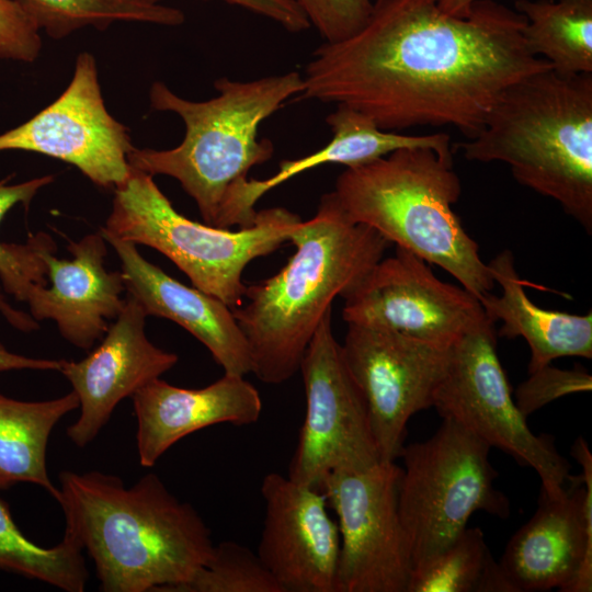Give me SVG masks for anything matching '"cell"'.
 Segmentation results:
<instances>
[{
	"label": "cell",
	"instance_id": "obj_1",
	"mask_svg": "<svg viewBox=\"0 0 592 592\" xmlns=\"http://www.w3.org/2000/svg\"><path fill=\"white\" fill-rule=\"evenodd\" d=\"M524 27L494 0L465 18L437 0H376L360 31L314 52L297 99L346 105L386 132L451 125L474 138L506 88L551 68Z\"/></svg>",
	"mask_w": 592,
	"mask_h": 592
},
{
	"label": "cell",
	"instance_id": "obj_2",
	"mask_svg": "<svg viewBox=\"0 0 592 592\" xmlns=\"http://www.w3.org/2000/svg\"><path fill=\"white\" fill-rule=\"evenodd\" d=\"M65 532L93 560L103 592H174L212 555L210 531L156 474L132 487L101 471H61Z\"/></svg>",
	"mask_w": 592,
	"mask_h": 592
},
{
	"label": "cell",
	"instance_id": "obj_3",
	"mask_svg": "<svg viewBox=\"0 0 592 592\" xmlns=\"http://www.w3.org/2000/svg\"><path fill=\"white\" fill-rule=\"evenodd\" d=\"M295 251L273 276L246 287L231 308L247 340L251 373L278 385L298 371L306 349L337 296L345 295L383 257L390 242L353 221L333 192L289 235Z\"/></svg>",
	"mask_w": 592,
	"mask_h": 592
},
{
	"label": "cell",
	"instance_id": "obj_4",
	"mask_svg": "<svg viewBox=\"0 0 592 592\" xmlns=\"http://www.w3.org/2000/svg\"><path fill=\"white\" fill-rule=\"evenodd\" d=\"M470 161H500L592 232V73L553 68L506 88L481 129L455 144Z\"/></svg>",
	"mask_w": 592,
	"mask_h": 592
},
{
	"label": "cell",
	"instance_id": "obj_5",
	"mask_svg": "<svg viewBox=\"0 0 592 592\" xmlns=\"http://www.w3.org/2000/svg\"><path fill=\"white\" fill-rule=\"evenodd\" d=\"M214 87L216 96L192 101L163 82H153L151 107L177 114L185 134L171 149L134 147L128 163L152 177L175 179L194 200L203 221L216 227L228 192L273 156L272 141L259 139L261 124L298 96L304 82L301 73L288 71L249 81L223 77Z\"/></svg>",
	"mask_w": 592,
	"mask_h": 592
},
{
	"label": "cell",
	"instance_id": "obj_6",
	"mask_svg": "<svg viewBox=\"0 0 592 592\" xmlns=\"http://www.w3.org/2000/svg\"><path fill=\"white\" fill-rule=\"evenodd\" d=\"M460 191L452 155L408 147L346 168L332 192L353 221L440 266L479 298L496 282L452 208Z\"/></svg>",
	"mask_w": 592,
	"mask_h": 592
},
{
	"label": "cell",
	"instance_id": "obj_7",
	"mask_svg": "<svg viewBox=\"0 0 592 592\" xmlns=\"http://www.w3.org/2000/svg\"><path fill=\"white\" fill-rule=\"evenodd\" d=\"M300 220L286 208L272 207L258 210L251 226L237 230L201 224L177 212L152 175L132 168L114 189L111 213L100 230L159 251L194 287L234 308L244 298L247 265L289 242Z\"/></svg>",
	"mask_w": 592,
	"mask_h": 592
},
{
	"label": "cell",
	"instance_id": "obj_8",
	"mask_svg": "<svg viewBox=\"0 0 592 592\" xmlns=\"http://www.w3.org/2000/svg\"><path fill=\"white\" fill-rule=\"evenodd\" d=\"M490 448L446 418L430 439L402 447L398 509L411 569L451 545L474 512L509 516V499L494 487Z\"/></svg>",
	"mask_w": 592,
	"mask_h": 592
},
{
	"label": "cell",
	"instance_id": "obj_9",
	"mask_svg": "<svg viewBox=\"0 0 592 592\" xmlns=\"http://www.w3.org/2000/svg\"><path fill=\"white\" fill-rule=\"evenodd\" d=\"M432 407L443 419L454 420L490 447L533 468L547 496L563 494L569 464L550 439L531 431L517 408L497 354L494 322L465 333L451 346Z\"/></svg>",
	"mask_w": 592,
	"mask_h": 592
},
{
	"label": "cell",
	"instance_id": "obj_10",
	"mask_svg": "<svg viewBox=\"0 0 592 592\" xmlns=\"http://www.w3.org/2000/svg\"><path fill=\"white\" fill-rule=\"evenodd\" d=\"M306 412L288 477L321 490L339 470H362L380 460L365 399L334 338L331 309L320 321L299 365Z\"/></svg>",
	"mask_w": 592,
	"mask_h": 592
},
{
	"label": "cell",
	"instance_id": "obj_11",
	"mask_svg": "<svg viewBox=\"0 0 592 592\" xmlns=\"http://www.w3.org/2000/svg\"><path fill=\"white\" fill-rule=\"evenodd\" d=\"M401 467L339 470L321 491L338 517L337 592H407L411 560L398 509Z\"/></svg>",
	"mask_w": 592,
	"mask_h": 592
},
{
	"label": "cell",
	"instance_id": "obj_12",
	"mask_svg": "<svg viewBox=\"0 0 592 592\" xmlns=\"http://www.w3.org/2000/svg\"><path fill=\"white\" fill-rule=\"evenodd\" d=\"M341 351L365 399L379 458L395 462L410 418L433 405L451 346L383 327L348 323Z\"/></svg>",
	"mask_w": 592,
	"mask_h": 592
},
{
	"label": "cell",
	"instance_id": "obj_13",
	"mask_svg": "<svg viewBox=\"0 0 592 592\" xmlns=\"http://www.w3.org/2000/svg\"><path fill=\"white\" fill-rule=\"evenodd\" d=\"M342 297L346 323L383 327L446 348L491 321L476 296L442 282L424 260L400 247Z\"/></svg>",
	"mask_w": 592,
	"mask_h": 592
},
{
	"label": "cell",
	"instance_id": "obj_14",
	"mask_svg": "<svg viewBox=\"0 0 592 592\" xmlns=\"http://www.w3.org/2000/svg\"><path fill=\"white\" fill-rule=\"evenodd\" d=\"M128 128L107 111L94 57L80 53L64 92L25 123L0 134V151L24 150L75 166L91 182L115 189L129 175Z\"/></svg>",
	"mask_w": 592,
	"mask_h": 592
},
{
	"label": "cell",
	"instance_id": "obj_15",
	"mask_svg": "<svg viewBox=\"0 0 592 592\" xmlns=\"http://www.w3.org/2000/svg\"><path fill=\"white\" fill-rule=\"evenodd\" d=\"M572 456L582 478L557 498L540 491L533 516L511 537L499 561L513 592L592 590V455L578 437Z\"/></svg>",
	"mask_w": 592,
	"mask_h": 592
},
{
	"label": "cell",
	"instance_id": "obj_16",
	"mask_svg": "<svg viewBox=\"0 0 592 592\" xmlns=\"http://www.w3.org/2000/svg\"><path fill=\"white\" fill-rule=\"evenodd\" d=\"M265 504L257 554L284 592H337L340 534L325 493L288 476L262 479Z\"/></svg>",
	"mask_w": 592,
	"mask_h": 592
},
{
	"label": "cell",
	"instance_id": "obj_17",
	"mask_svg": "<svg viewBox=\"0 0 592 592\" xmlns=\"http://www.w3.org/2000/svg\"><path fill=\"white\" fill-rule=\"evenodd\" d=\"M144 309L127 296L101 343L80 361L61 360L60 372L79 399L80 414L67 436L78 447L90 444L109 422L115 407L179 361L147 337Z\"/></svg>",
	"mask_w": 592,
	"mask_h": 592
},
{
	"label": "cell",
	"instance_id": "obj_18",
	"mask_svg": "<svg viewBox=\"0 0 592 592\" xmlns=\"http://www.w3.org/2000/svg\"><path fill=\"white\" fill-rule=\"evenodd\" d=\"M106 243L100 231L70 241L71 259L56 257V243L44 248L50 286L34 285L25 299L37 322L53 320L66 341L84 351L102 339L126 301L121 271L105 266Z\"/></svg>",
	"mask_w": 592,
	"mask_h": 592
},
{
	"label": "cell",
	"instance_id": "obj_19",
	"mask_svg": "<svg viewBox=\"0 0 592 592\" xmlns=\"http://www.w3.org/2000/svg\"><path fill=\"white\" fill-rule=\"evenodd\" d=\"M121 261L127 295L147 316L169 319L195 337L224 373H251L247 340L232 309L224 301L168 275L145 259L135 243L100 230Z\"/></svg>",
	"mask_w": 592,
	"mask_h": 592
},
{
	"label": "cell",
	"instance_id": "obj_20",
	"mask_svg": "<svg viewBox=\"0 0 592 592\" xmlns=\"http://www.w3.org/2000/svg\"><path fill=\"white\" fill-rule=\"evenodd\" d=\"M137 453L152 467L186 435L219 423L249 425L262 413L258 389L244 376H224L203 388H182L156 378L133 396Z\"/></svg>",
	"mask_w": 592,
	"mask_h": 592
},
{
	"label": "cell",
	"instance_id": "obj_21",
	"mask_svg": "<svg viewBox=\"0 0 592 592\" xmlns=\"http://www.w3.org/2000/svg\"><path fill=\"white\" fill-rule=\"evenodd\" d=\"M332 138L319 150L294 160H283L267 179H246L227 194L216 227L230 229L251 226L257 217L255 205L269 191L309 169L328 164L357 167L408 147H432L446 155L453 152L446 133L410 136L380 129L368 116L343 104L326 118Z\"/></svg>",
	"mask_w": 592,
	"mask_h": 592
},
{
	"label": "cell",
	"instance_id": "obj_22",
	"mask_svg": "<svg viewBox=\"0 0 592 592\" xmlns=\"http://www.w3.org/2000/svg\"><path fill=\"white\" fill-rule=\"evenodd\" d=\"M488 266L496 284L502 287V294L497 296L490 292L478 299L492 322L503 321L500 337H522L527 342L530 374L559 357H592L591 311L581 316L535 305L524 291L525 282L519 276L509 250L497 254Z\"/></svg>",
	"mask_w": 592,
	"mask_h": 592
},
{
	"label": "cell",
	"instance_id": "obj_23",
	"mask_svg": "<svg viewBox=\"0 0 592 592\" xmlns=\"http://www.w3.org/2000/svg\"><path fill=\"white\" fill-rule=\"evenodd\" d=\"M79 408L73 390L58 398L23 401L0 392V489L26 482L59 496L47 471L46 453L55 425Z\"/></svg>",
	"mask_w": 592,
	"mask_h": 592
},
{
	"label": "cell",
	"instance_id": "obj_24",
	"mask_svg": "<svg viewBox=\"0 0 592 592\" xmlns=\"http://www.w3.org/2000/svg\"><path fill=\"white\" fill-rule=\"evenodd\" d=\"M530 50L562 75L592 73V0H516Z\"/></svg>",
	"mask_w": 592,
	"mask_h": 592
},
{
	"label": "cell",
	"instance_id": "obj_25",
	"mask_svg": "<svg viewBox=\"0 0 592 592\" xmlns=\"http://www.w3.org/2000/svg\"><path fill=\"white\" fill-rule=\"evenodd\" d=\"M407 592H513L482 531L466 527L444 550L413 567Z\"/></svg>",
	"mask_w": 592,
	"mask_h": 592
},
{
	"label": "cell",
	"instance_id": "obj_26",
	"mask_svg": "<svg viewBox=\"0 0 592 592\" xmlns=\"http://www.w3.org/2000/svg\"><path fill=\"white\" fill-rule=\"evenodd\" d=\"M78 540L65 532L61 542L44 547L30 540L0 498V571L42 581L66 592H82L89 572Z\"/></svg>",
	"mask_w": 592,
	"mask_h": 592
},
{
	"label": "cell",
	"instance_id": "obj_27",
	"mask_svg": "<svg viewBox=\"0 0 592 592\" xmlns=\"http://www.w3.org/2000/svg\"><path fill=\"white\" fill-rule=\"evenodd\" d=\"M39 30L55 39L88 26L105 30L117 22L174 26L184 22L181 10L140 0H14Z\"/></svg>",
	"mask_w": 592,
	"mask_h": 592
},
{
	"label": "cell",
	"instance_id": "obj_28",
	"mask_svg": "<svg viewBox=\"0 0 592 592\" xmlns=\"http://www.w3.org/2000/svg\"><path fill=\"white\" fill-rule=\"evenodd\" d=\"M54 181L47 174L22 183L8 184L0 181V223L5 214L18 204L29 207L37 192ZM55 243L45 232L29 237L25 243L0 241V281L2 289L15 299L25 301L34 285H47V267L41 255L44 248Z\"/></svg>",
	"mask_w": 592,
	"mask_h": 592
},
{
	"label": "cell",
	"instance_id": "obj_29",
	"mask_svg": "<svg viewBox=\"0 0 592 592\" xmlns=\"http://www.w3.org/2000/svg\"><path fill=\"white\" fill-rule=\"evenodd\" d=\"M174 592H284L257 553L236 542L214 545L205 565Z\"/></svg>",
	"mask_w": 592,
	"mask_h": 592
},
{
	"label": "cell",
	"instance_id": "obj_30",
	"mask_svg": "<svg viewBox=\"0 0 592 592\" xmlns=\"http://www.w3.org/2000/svg\"><path fill=\"white\" fill-rule=\"evenodd\" d=\"M326 43L343 41L366 23L372 0H293Z\"/></svg>",
	"mask_w": 592,
	"mask_h": 592
},
{
	"label": "cell",
	"instance_id": "obj_31",
	"mask_svg": "<svg viewBox=\"0 0 592 592\" xmlns=\"http://www.w3.org/2000/svg\"><path fill=\"white\" fill-rule=\"evenodd\" d=\"M590 389L591 375L588 373L578 369L563 371L549 364L531 373L530 378L516 389L514 401L520 411L527 417L559 397Z\"/></svg>",
	"mask_w": 592,
	"mask_h": 592
},
{
	"label": "cell",
	"instance_id": "obj_32",
	"mask_svg": "<svg viewBox=\"0 0 592 592\" xmlns=\"http://www.w3.org/2000/svg\"><path fill=\"white\" fill-rule=\"evenodd\" d=\"M39 31L14 0H0V58L34 61L42 49Z\"/></svg>",
	"mask_w": 592,
	"mask_h": 592
},
{
	"label": "cell",
	"instance_id": "obj_33",
	"mask_svg": "<svg viewBox=\"0 0 592 592\" xmlns=\"http://www.w3.org/2000/svg\"><path fill=\"white\" fill-rule=\"evenodd\" d=\"M159 3L161 0H140ZM238 5L252 13L262 15L292 33H299L310 27L305 13L293 0H220Z\"/></svg>",
	"mask_w": 592,
	"mask_h": 592
},
{
	"label": "cell",
	"instance_id": "obj_34",
	"mask_svg": "<svg viewBox=\"0 0 592 592\" xmlns=\"http://www.w3.org/2000/svg\"><path fill=\"white\" fill-rule=\"evenodd\" d=\"M61 360L36 358L9 351L0 342V372L15 369L59 371Z\"/></svg>",
	"mask_w": 592,
	"mask_h": 592
},
{
	"label": "cell",
	"instance_id": "obj_35",
	"mask_svg": "<svg viewBox=\"0 0 592 592\" xmlns=\"http://www.w3.org/2000/svg\"><path fill=\"white\" fill-rule=\"evenodd\" d=\"M0 314L13 328L19 331L33 332L39 328L38 322L31 316L30 312L20 310L9 303L1 287Z\"/></svg>",
	"mask_w": 592,
	"mask_h": 592
},
{
	"label": "cell",
	"instance_id": "obj_36",
	"mask_svg": "<svg viewBox=\"0 0 592 592\" xmlns=\"http://www.w3.org/2000/svg\"><path fill=\"white\" fill-rule=\"evenodd\" d=\"M475 1L477 0H437V5L445 14L465 18L469 15Z\"/></svg>",
	"mask_w": 592,
	"mask_h": 592
}]
</instances>
